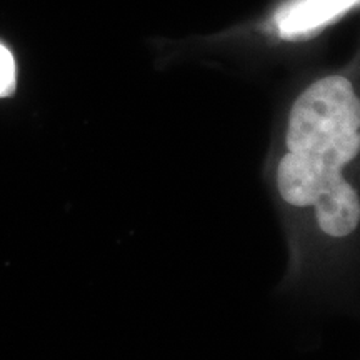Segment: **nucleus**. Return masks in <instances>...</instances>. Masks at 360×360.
Here are the masks:
<instances>
[{
  "mask_svg": "<svg viewBox=\"0 0 360 360\" xmlns=\"http://www.w3.org/2000/svg\"><path fill=\"white\" fill-rule=\"evenodd\" d=\"M359 98L339 75L310 85L292 107L278 191L287 204L314 205L319 225L332 237L349 236L360 220L357 192L342 177L359 154Z\"/></svg>",
  "mask_w": 360,
  "mask_h": 360,
  "instance_id": "nucleus-1",
  "label": "nucleus"
},
{
  "mask_svg": "<svg viewBox=\"0 0 360 360\" xmlns=\"http://www.w3.org/2000/svg\"><path fill=\"white\" fill-rule=\"evenodd\" d=\"M357 2L359 0H299L278 12V30L283 37L307 34L349 11Z\"/></svg>",
  "mask_w": 360,
  "mask_h": 360,
  "instance_id": "nucleus-2",
  "label": "nucleus"
},
{
  "mask_svg": "<svg viewBox=\"0 0 360 360\" xmlns=\"http://www.w3.org/2000/svg\"><path fill=\"white\" fill-rule=\"evenodd\" d=\"M15 82V62L4 45H0V96H6Z\"/></svg>",
  "mask_w": 360,
  "mask_h": 360,
  "instance_id": "nucleus-3",
  "label": "nucleus"
}]
</instances>
